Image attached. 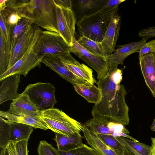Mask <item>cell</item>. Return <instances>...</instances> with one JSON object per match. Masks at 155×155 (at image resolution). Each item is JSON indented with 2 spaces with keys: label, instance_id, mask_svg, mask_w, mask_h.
Returning <instances> with one entry per match:
<instances>
[{
  "label": "cell",
  "instance_id": "cell-1",
  "mask_svg": "<svg viewBox=\"0 0 155 155\" xmlns=\"http://www.w3.org/2000/svg\"><path fill=\"white\" fill-rule=\"evenodd\" d=\"M122 70L109 69L103 78L96 81L101 97L91 110L93 117L100 116L110 118L124 126L129 124V108L125 101L127 92L122 80Z\"/></svg>",
  "mask_w": 155,
  "mask_h": 155
},
{
  "label": "cell",
  "instance_id": "cell-2",
  "mask_svg": "<svg viewBox=\"0 0 155 155\" xmlns=\"http://www.w3.org/2000/svg\"><path fill=\"white\" fill-rule=\"evenodd\" d=\"M7 7L46 31L58 33L54 0H8Z\"/></svg>",
  "mask_w": 155,
  "mask_h": 155
},
{
  "label": "cell",
  "instance_id": "cell-3",
  "mask_svg": "<svg viewBox=\"0 0 155 155\" xmlns=\"http://www.w3.org/2000/svg\"><path fill=\"white\" fill-rule=\"evenodd\" d=\"M118 6L100 8L95 12L82 15L77 22L78 31L83 36L97 42L103 40L110 21Z\"/></svg>",
  "mask_w": 155,
  "mask_h": 155
},
{
  "label": "cell",
  "instance_id": "cell-4",
  "mask_svg": "<svg viewBox=\"0 0 155 155\" xmlns=\"http://www.w3.org/2000/svg\"><path fill=\"white\" fill-rule=\"evenodd\" d=\"M38 117L48 129L56 134L68 136L80 133L84 127L61 110L54 107L40 111Z\"/></svg>",
  "mask_w": 155,
  "mask_h": 155
},
{
  "label": "cell",
  "instance_id": "cell-5",
  "mask_svg": "<svg viewBox=\"0 0 155 155\" xmlns=\"http://www.w3.org/2000/svg\"><path fill=\"white\" fill-rule=\"evenodd\" d=\"M70 47L59 33L41 30L34 50L38 56L42 58L45 56H59L66 54L70 52Z\"/></svg>",
  "mask_w": 155,
  "mask_h": 155
},
{
  "label": "cell",
  "instance_id": "cell-6",
  "mask_svg": "<svg viewBox=\"0 0 155 155\" xmlns=\"http://www.w3.org/2000/svg\"><path fill=\"white\" fill-rule=\"evenodd\" d=\"M55 90L51 83L38 82L29 84L23 93L28 95L30 100L42 111L53 108L58 102Z\"/></svg>",
  "mask_w": 155,
  "mask_h": 155
},
{
  "label": "cell",
  "instance_id": "cell-7",
  "mask_svg": "<svg viewBox=\"0 0 155 155\" xmlns=\"http://www.w3.org/2000/svg\"><path fill=\"white\" fill-rule=\"evenodd\" d=\"M41 30L39 27H35L34 38L28 49L12 67L0 75V81L14 74H19L26 77L30 71L39 65L42 58L39 57L35 54L34 48Z\"/></svg>",
  "mask_w": 155,
  "mask_h": 155
},
{
  "label": "cell",
  "instance_id": "cell-8",
  "mask_svg": "<svg viewBox=\"0 0 155 155\" xmlns=\"http://www.w3.org/2000/svg\"><path fill=\"white\" fill-rule=\"evenodd\" d=\"M31 126L10 121L0 117V148H6L10 141L28 140L33 131Z\"/></svg>",
  "mask_w": 155,
  "mask_h": 155
},
{
  "label": "cell",
  "instance_id": "cell-9",
  "mask_svg": "<svg viewBox=\"0 0 155 155\" xmlns=\"http://www.w3.org/2000/svg\"><path fill=\"white\" fill-rule=\"evenodd\" d=\"M84 125L91 133L95 134L126 137L127 134L130 133L124 125L102 116H93L92 118L87 120Z\"/></svg>",
  "mask_w": 155,
  "mask_h": 155
},
{
  "label": "cell",
  "instance_id": "cell-10",
  "mask_svg": "<svg viewBox=\"0 0 155 155\" xmlns=\"http://www.w3.org/2000/svg\"><path fill=\"white\" fill-rule=\"evenodd\" d=\"M55 3L58 33L68 45L71 47L73 45L75 38V26L77 22L75 13L72 9L65 8Z\"/></svg>",
  "mask_w": 155,
  "mask_h": 155
},
{
  "label": "cell",
  "instance_id": "cell-11",
  "mask_svg": "<svg viewBox=\"0 0 155 155\" xmlns=\"http://www.w3.org/2000/svg\"><path fill=\"white\" fill-rule=\"evenodd\" d=\"M70 51L93 68L97 73L98 80L103 78L107 74L109 65L105 57L94 55L87 51L78 43L75 38Z\"/></svg>",
  "mask_w": 155,
  "mask_h": 155
},
{
  "label": "cell",
  "instance_id": "cell-12",
  "mask_svg": "<svg viewBox=\"0 0 155 155\" xmlns=\"http://www.w3.org/2000/svg\"><path fill=\"white\" fill-rule=\"evenodd\" d=\"M147 40L142 39L138 41L117 46L112 53L105 56L109 69H115L117 68L118 65H123L125 59L131 54L138 52L147 43Z\"/></svg>",
  "mask_w": 155,
  "mask_h": 155
},
{
  "label": "cell",
  "instance_id": "cell-13",
  "mask_svg": "<svg viewBox=\"0 0 155 155\" xmlns=\"http://www.w3.org/2000/svg\"><path fill=\"white\" fill-rule=\"evenodd\" d=\"M41 62L55 72L74 86L80 84L92 85L71 72L62 62L58 55L44 56L42 58Z\"/></svg>",
  "mask_w": 155,
  "mask_h": 155
},
{
  "label": "cell",
  "instance_id": "cell-14",
  "mask_svg": "<svg viewBox=\"0 0 155 155\" xmlns=\"http://www.w3.org/2000/svg\"><path fill=\"white\" fill-rule=\"evenodd\" d=\"M38 107L29 99L26 94H20L12 100L7 112L20 116H29L39 118L40 112Z\"/></svg>",
  "mask_w": 155,
  "mask_h": 155
},
{
  "label": "cell",
  "instance_id": "cell-15",
  "mask_svg": "<svg viewBox=\"0 0 155 155\" xmlns=\"http://www.w3.org/2000/svg\"><path fill=\"white\" fill-rule=\"evenodd\" d=\"M59 56L63 63L74 74L91 85L96 83L92 70L84 64L78 62L70 52Z\"/></svg>",
  "mask_w": 155,
  "mask_h": 155
},
{
  "label": "cell",
  "instance_id": "cell-16",
  "mask_svg": "<svg viewBox=\"0 0 155 155\" xmlns=\"http://www.w3.org/2000/svg\"><path fill=\"white\" fill-rule=\"evenodd\" d=\"M121 17L117 13L111 18L104 37L100 42L105 53H112L114 50L120 28Z\"/></svg>",
  "mask_w": 155,
  "mask_h": 155
},
{
  "label": "cell",
  "instance_id": "cell-17",
  "mask_svg": "<svg viewBox=\"0 0 155 155\" xmlns=\"http://www.w3.org/2000/svg\"><path fill=\"white\" fill-rule=\"evenodd\" d=\"M139 64L145 83L155 98V55L153 52L139 56Z\"/></svg>",
  "mask_w": 155,
  "mask_h": 155
},
{
  "label": "cell",
  "instance_id": "cell-18",
  "mask_svg": "<svg viewBox=\"0 0 155 155\" xmlns=\"http://www.w3.org/2000/svg\"><path fill=\"white\" fill-rule=\"evenodd\" d=\"M20 75L14 74L9 76L0 81V104L9 100H13L19 96L18 86Z\"/></svg>",
  "mask_w": 155,
  "mask_h": 155
},
{
  "label": "cell",
  "instance_id": "cell-19",
  "mask_svg": "<svg viewBox=\"0 0 155 155\" xmlns=\"http://www.w3.org/2000/svg\"><path fill=\"white\" fill-rule=\"evenodd\" d=\"M35 28V27L32 26L30 29L22 35L17 42L11 54L7 70L12 67L17 61L28 49L34 38Z\"/></svg>",
  "mask_w": 155,
  "mask_h": 155
},
{
  "label": "cell",
  "instance_id": "cell-20",
  "mask_svg": "<svg viewBox=\"0 0 155 155\" xmlns=\"http://www.w3.org/2000/svg\"><path fill=\"white\" fill-rule=\"evenodd\" d=\"M82 131L87 143L97 155H116L97 134L91 133L85 126Z\"/></svg>",
  "mask_w": 155,
  "mask_h": 155
},
{
  "label": "cell",
  "instance_id": "cell-21",
  "mask_svg": "<svg viewBox=\"0 0 155 155\" xmlns=\"http://www.w3.org/2000/svg\"><path fill=\"white\" fill-rule=\"evenodd\" d=\"M83 137L79 133L74 134L70 136L55 134L53 140L56 143L58 150L68 151L82 145Z\"/></svg>",
  "mask_w": 155,
  "mask_h": 155
},
{
  "label": "cell",
  "instance_id": "cell-22",
  "mask_svg": "<svg viewBox=\"0 0 155 155\" xmlns=\"http://www.w3.org/2000/svg\"><path fill=\"white\" fill-rule=\"evenodd\" d=\"M0 116L8 120L27 124L35 128L46 130L48 129L44 123L39 118L29 116H20L15 115L7 112L0 111Z\"/></svg>",
  "mask_w": 155,
  "mask_h": 155
},
{
  "label": "cell",
  "instance_id": "cell-23",
  "mask_svg": "<svg viewBox=\"0 0 155 155\" xmlns=\"http://www.w3.org/2000/svg\"><path fill=\"white\" fill-rule=\"evenodd\" d=\"M74 87L76 91L88 103L95 104L100 100L101 97L100 90L94 84L91 85L77 84L74 86Z\"/></svg>",
  "mask_w": 155,
  "mask_h": 155
},
{
  "label": "cell",
  "instance_id": "cell-24",
  "mask_svg": "<svg viewBox=\"0 0 155 155\" xmlns=\"http://www.w3.org/2000/svg\"><path fill=\"white\" fill-rule=\"evenodd\" d=\"M32 22L25 18H21L18 23L12 29L10 33L9 43L10 55L19 39L32 27Z\"/></svg>",
  "mask_w": 155,
  "mask_h": 155
},
{
  "label": "cell",
  "instance_id": "cell-25",
  "mask_svg": "<svg viewBox=\"0 0 155 155\" xmlns=\"http://www.w3.org/2000/svg\"><path fill=\"white\" fill-rule=\"evenodd\" d=\"M77 41L84 49L94 55L105 57L107 55L103 50L100 42L83 36H80Z\"/></svg>",
  "mask_w": 155,
  "mask_h": 155
},
{
  "label": "cell",
  "instance_id": "cell-26",
  "mask_svg": "<svg viewBox=\"0 0 155 155\" xmlns=\"http://www.w3.org/2000/svg\"><path fill=\"white\" fill-rule=\"evenodd\" d=\"M0 75L6 71L8 66L10 57L8 49L4 36L0 31Z\"/></svg>",
  "mask_w": 155,
  "mask_h": 155
},
{
  "label": "cell",
  "instance_id": "cell-27",
  "mask_svg": "<svg viewBox=\"0 0 155 155\" xmlns=\"http://www.w3.org/2000/svg\"><path fill=\"white\" fill-rule=\"evenodd\" d=\"M114 152L116 155H124L126 147L111 135L97 134Z\"/></svg>",
  "mask_w": 155,
  "mask_h": 155
},
{
  "label": "cell",
  "instance_id": "cell-28",
  "mask_svg": "<svg viewBox=\"0 0 155 155\" xmlns=\"http://www.w3.org/2000/svg\"><path fill=\"white\" fill-rule=\"evenodd\" d=\"M5 22L11 31L21 18L18 13L15 10L7 7L4 11L0 12Z\"/></svg>",
  "mask_w": 155,
  "mask_h": 155
},
{
  "label": "cell",
  "instance_id": "cell-29",
  "mask_svg": "<svg viewBox=\"0 0 155 155\" xmlns=\"http://www.w3.org/2000/svg\"><path fill=\"white\" fill-rule=\"evenodd\" d=\"M58 155H97L90 147L83 143L79 147L68 151H63L57 149Z\"/></svg>",
  "mask_w": 155,
  "mask_h": 155
},
{
  "label": "cell",
  "instance_id": "cell-30",
  "mask_svg": "<svg viewBox=\"0 0 155 155\" xmlns=\"http://www.w3.org/2000/svg\"><path fill=\"white\" fill-rule=\"evenodd\" d=\"M125 141L133 149L142 155H152L151 147L145 144L136 142L124 137Z\"/></svg>",
  "mask_w": 155,
  "mask_h": 155
},
{
  "label": "cell",
  "instance_id": "cell-31",
  "mask_svg": "<svg viewBox=\"0 0 155 155\" xmlns=\"http://www.w3.org/2000/svg\"><path fill=\"white\" fill-rule=\"evenodd\" d=\"M107 0H80L78 1V5L83 11L92 10L101 7Z\"/></svg>",
  "mask_w": 155,
  "mask_h": 155
},
{
  "label": "cell",
  "instance_id": "cell-32",
  "mask_svg": "<svg viewBox=\"0 0 155 155\" xmlns=\"http://www.w3.org/2000/svg\"><path fill=\"white\" fill-rule=\"evenodd\" d=\"M37 151L38 155H58L57 149L45 140L40 142Z\"/></svg>",
  "mask_w": 155,
  "mask_h": 155
},
{
  "label": "cell",
  "instance_id": "cell-33",
  "mask_svg": "<svg viewBox=\"0 0 155 155\" xmlns=\"http://www.w3.org/2000/svg\"><path fill=\"white\" fill-rule=\"evenodd\" d=\"M0 15V31L2 33L7 43V47L10 51L9 41L11 31L6 24L2 15L1 14Z\"/></svg>",
  "mask_w": 155,
  "mask_h": 155
},
{
  "label": "cell",
  "instance_id": "cell-34",
  "mask_svg": "<svg viewBox=\"0 0 155 155\" xmlns=\"http://www.w3.org/2000/svg\"><path fill=\"white\" fill-rule=\"evenodd\" d=\"M155 46V39L147 42L138 51L139 56L148 53L153 52Z\"/></svg>",
  "mask_w": 155,
  "mask_h": 155
},
{
  "label": "cell",
  "instance_id": "cell-35",
  "mask_svg": "<svg viewBox=\"0 0 155 155\" xmlns=\"http://www.w3.org/2000/svg\"><path fill=\"white\" fill-rule=\"evenodd\" d=\"M28 142L27 140L15 142L18 155H28Z\"/></svg>",
  "mask_w": 155,
  "mask_h": 155
},
{
  "label": "cell",
  "instance_id": "cell-36",
  "mask_svg": "<svg viewBox=\"0 0 155 155\" xmlns=\"http://www.w3.org/2000/svg\"><path fill=\"white\" fill-rule=\"evenodd\" d=\"M138 36L142 39L148 38L155 37V26L150 27L139 31Z\"/></svg>",
  "mask_w": 155,
  "mask_h": 155
},
{
  "label": "cell",
  "instance_id": "cell-37",
  "mask_svg": "<svg viewBox=\"0 0 155 155\" xmlns=\"http://www.w3.org/2000/svg\"><path fill=\"white\" fill-rule=\"evenodd\" d=\"M125 1V0H107V2L101 7V8H106L118 6L120 4Z\"/></svg>",
  "mask_w": 155,
  "mask_h": 155
},
{
  "label": "cell",
  "instance_id": "cell-38",
  "mask_svg": "<svg viewBox=\"0 0 155 155\" xmlns=\"http://www.w3.org/2000/svg\"><path fill=\"white\" fill-rule=\"evenodd\" d=\"M115 138L119 142L124 145L126 149L135 155H142L137 151L129 144L124 140V137L120 136L116 137Z\"/></svg>",
  "mask_w": 155,
  "mask_h": 155
},
{
  "label": "cell",
  "instance_id": "cell-39",
  "mask_svg": "<svg viewBox=\"0 0 155 155\" xmlns=\"http://www.w3.org/2000/svg\"><path fill=\"white\" fill-rule=\"evenodd\" d=\"M6 148L9 155H18L15 141L9 142Z\"/></svg>",
  "mask_w": 155,
  "mask_h": 155
},
{
  "label": "cell",
  "instance_id": "cell-40",
  "mask_svg": "<svg viewBox=\"0 0 155 155\" xmlns=\"http://www.w3.org/2000/svg\"><path fill=\"white\" fill-rule=\"evenodd\" d=\"M55 3L59 4L65 8L72 9V2L69 0H55Z\"/></svg>",
  "mask_w": 155,
  "mask_h": 155
},
{
  "label": "cell",
  "instance_id": "cell-41",
  "mask_svg": "<svg viewBox=\"0 0 155 155\" xmlns=\"http://www.w3.org/2000/svg\"><path fill=\"white\" fill-rule=\"evenodd\" d=\"M8 0H0V12L4 11L7 8Z\"/></svg>",
  "mask_w": 155,
  "mask_h": 155
},
{
  "label": "cell",
  "instance_id": "cell-42",
  "mask_svg": "<svg viewBox=\"0 0 155 155\" xmlns=\"http://www.w3.org/2000/svg\"><path fill=\"white\" fill-rule=\"evenodd\" d=\"M151 151L152 152V155H155V137H151Z\"/></svg>",
  "mask_w": 155,
  "mask_h": 155
},
{
  "label": "cell",
  "instance_id": "cell-43",
  "mask_svg": "<svg viewBox=\"0 0 155 155\" xmlns=\"http://www.w3.org/2000/svg\"><path fill=\"white\" fill-rule=\"evenodd\" d=\"M0 155H9L6 147L5 148L2 149Z\"/></svg>",
  "mask_w": 155,
  "mask_h": 155
},
{
  "label": "cell",
  "instance_id": "cell-44",
  "mask_svg": "<svg viewBox=\"0 0 155 155\" xmlns=\"http://www.w3.org/2000/svg\"><path fill=\"white\" fill-rule=\"evenodd\" d=\"M124 155H135L132 152L128 150L127 149H126L124 152Z\"/></svg>",
  "mask_w": 155,
  "mask_h": 155
},
{
  "label": "cell",
  "instance_id": "cell-45",
  "mask_svg": "<svg viewBox=\"0 0 155 155\" xmlns=\"http://www.w3.org/2000/svg\"><path fill=\"white\" fill-rule=\"evenodd\" d=\"M151 130L153 132L155 131V117L151 127Z\"/></svg>",
  "mask_w": 155,
  "mask_h": 155
},
{
  "label": "cell",
  "instance_id": "cell-46",
  "mask_svg": "<svg viewBox=\"0 0 155 155\" xmlns=\"http://www.w3.org/2000/svg\"><path fill=\"white\" fill-rule=\"evenodd\" d=\"M153 53H154V54L155 55V47H154V52Z\"/></svg>",
  "mask_w": 155,
  "mask_h": 155
}]
</instances>
